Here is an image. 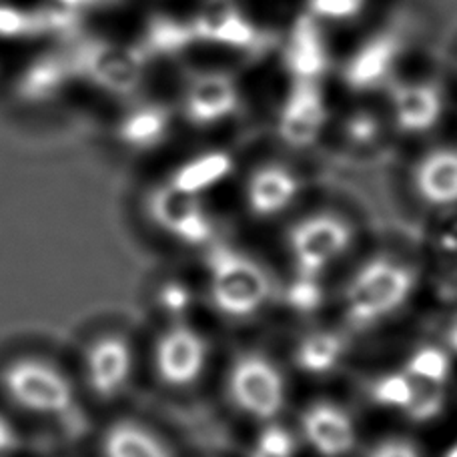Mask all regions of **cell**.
I'll return each mask as SVG.
<instances>
[{"label": "cell", "instance_id": "cell-2", "mask_svg": "<svg viewBox=\"0 0 457 457\" xmlns=\"http://www.w3.org/2000/svg\"><path fill=\"white\" fill-rule=\"evenodd\" d=\"M205 267L211 303L228 320H249L271 299V277L247 253L228 245H213Z\"/></svg>", "mask_w": 457, "mask_h": 457}, {"label": "cell", "instance_id": "cell-22", "mask_svg": "<svg viewBox=\"0 0 457 457\" xmlns=\"http://www.w3.org/2000/svg\"><path fill=\"white\" fill-rule=\"evenodd\" d=\"M170 129L169 112L161 107H138L130 111L119 125V138L130 149H153L165 141Z\"/></svg>", "mask_w": 457, "mask_h": 457}, {"label": "cell", "instance_id": "cell-18", "mask_svg": "<svg viewBox=\"0 0 457 457\" xmlns=\"http://www.w3.org/2000/svg\"><path fill=\"white\" fill-rule=\"evenodd\" d=\"M285 59H287V67L297 80H315L325 71L328 54H325L321 32L313 14L301 16L293 24Z\"/></svg>", "mask_w": 457, "mask_h": 457}, {"label": "cell", "instance_id": "cell-32", "mask_svg": "<svg viewBox=\"0 0 457 457\" xmlns=\"http://www.w3.org/2000/svg\"><path fill=\"white\" fill-rule=\"evenodd\" d=\"M379 135L381 125L371 112H355L345 122V137L353 145H373Z\"/></svg>", "mask_w": 457, "mask_h": 457}, {"label": "cell", "instance_id": "cell-13", "mask_svg": "<svg viewBox=\"0 0 457 457\" xmlns=\"http://www.w3.org/2000/svg\"><path fill=\"white\" fill-rule=\"evenodd\" d=\"M239 107V93L231 79L209 72L195 79L185 99V112L193 125L211 127L225 120Z\"/></svg>", "mask_w": 457, "mask_h": 457}, {"label": "cell", "instance_id": "cell-12", "mask_svg": "<svg viewBox=\"0 0 457 457\" xmlns=\"http://www.w3.org/2000/svg\"><path fill=\"white\" fill-rule=\"evenodd\" d=\"M301 191V179L283 165L255 169L245 187V201L253 217L271 219L291 207Z\"/></svg>", "mask_w": 457, "mask_h": 457}, {"label": "cell", "instance_id": "cell-31", "mask_svg": "<svg viewBox=\"0 0 457 457\" xmlns=\"http://www.w3.org/2000/svg\"><path fill=\"white\" fill-rule=\"evenodd\" d=\"M157 303L161 312L181 320L193 305V293L181 281H167L157 291Z\"/></svg>", "mask_w": 457, "mask_h": 457}, {"label": "cell", "instance_id": "cell-20", "mask_svg": "<svg viewBox=\"0 0 457 457\" xmlns=\"http://www.w3.org/2000/svg\"><path fill=\"white\" fill-rule=\"evenodd\" d=\"M77 22V12L67 8L51 11H22V8L0 4V37L22 38L46 35V32H64Z\"/></svg>", "mask_w": 457, "mask_h": 457}, {"label": "cell", "instance_id": "cell-29", "mask_svg": "<svg viewBox=\"0 0 457 457\" xmlns=\"http://www.w3.org/2000/svg\"><path fill=\"white\" fill-rule=\"evenodd\" d=\"M297 455V444L295 437L277 423H269V426L261 431L255 439L249 457H295Z\"/></svg>", "mask_w": 457, "mask_h": 457}, {"label": "cell", "instance_id": "cell-28", "mask_svg": "<svg viewBox=\"0 0 457 457\" xmlns=\"http://www.w3.org/2000/svg\"><path fill=\"white\" fill-rule=\"evenodd\" d=\"M445 405H447L445 387L415 381L413 399L403 413L415 423H429V421H436L439 415L445 411Z\"/></svg>", "mask_w": 457, "mask_h": 457}, {"label": "cell", "instance_id": "cell-3", "mask_svg": "<svg viewBox=\"0 0 457 457\" xmlns=\"http://www.w3.org/2000/svg\"><path fill=\"white\" fill-rule=\"evenodd\" d=\"M415 289V273L389 257L367 261L351 277L343 295V309L351 325L371 328L402 309Z\"/></svg>", "mask_w": 457, "mask_h": 457}, {"label": "cell", "instance_id": "cell-36", "mask_svg": "<svg viewBox=\"0 0 457 457\" xmlns=\"http://www.w3.org/2000/svg\"><path fill=\"white\" fill-rule=\"evenodd\" d=\"M56 3L61 4V8H67V11L77 12V11H80V8H87V6L95 4L96 0H56Z\"/></svg>", "mask_w": 457, "mask_h": 457}, {"label": "cell", "instance_id": "cell-8", "mask_svg": "<svg viewBox=\"0 0 457 457\" xmlns=\"http://www.w3.org/2000/svg\"><path fill=\"white\" fill-rule=\"evenodd\" d=\"M133 345L119 333L96 336L83 353V383L99 402H112L127 389L133 378Z\"/></svg>", "mask_w": 457, "mask_h": 457}, {"label": "cell", "instance_id": "cell-9", "mask_svg": "<svg viewBox=\"0 0 457 457\" xmlns=\"http://www.w3.org/2000/svg\"><path fill=\"white\" fill-rule=\"evenodd\" d=\"M143 64L145 56L138 48L96 40V43L79 46L75 62L71 67L111 93L129 95L141 85Z\"/></svg>", "mask_w": 457, "mask_h": 457}, {"label": "cell", "instance_id": "cell-37", "mask_svg": "<svg viewBox=\"0 0 457 457\" xmlns=\"http://www.w3.org/2000/svg\"><path fill=\"white\" fill-rule=\"evenodd\" d=\"M447 347H450L452 353H457V323L447 331Z\"/></svg>", "mask_w": 457, "mask_h": 457}, {"label": "cell", "instance_id": "cell-35", "mask_svg": "<svg viewBox=\"0 0 457 457\" xmlns=\"http://www.w3.org/2000/svg\"><path fill=\"white\" fill-rule=\"evenodd\" d=\"M19 447V434L11 421L0 415V457H8Z\"/></svg>", "mask_w": 457, "mask_h": 457}, {"label": "cell", "instance_id": "cell-16", "mask_svg": "<svg viewBox=\"0 0 457 457\" xmlns=\"http://www.w3.org/2000/svg\"><path fill=\"white\" fill-rule=\"evenodd\" d=\"M444 101L434 85H405L394 93L397 127L405 133H426L437 125Z\"/></svg>", "mask_w": 457, "mask_h": 457}, {"label": "cell", "instance_id": "cell-24", "mask_svg": "<svg viewBox=\"0 0 457 457\" xmlns=\"http://www.w3.org/2000/svg\"><path fill=\"white\" fill-rule=\"evenodd\" d=\"M72 67L56 56H43L24 71L19 83V95L27 101H46L67 83Z\"/></svg>", "mask_w": 457, "mask_h": 457}, {"label": "cell", "instance_id": "cell-4", "mask_svg": "<svg viewBox=\"0 0 457 457\" xmlns=\"http://www.w3.org/2000/svg\"><path fill=\"white\" fill-rule=\"evenodd\" d=\"M227 395L247 418L273 421L287 403V381L267 355L249 351L228 367Z\"/></svg>", "mask_w": 457, "mask_h": 457}, {"label": "cell", "instance_id": "cell-21", "mask_svg": "<svg viewBox=\"0 0 457 457\" xmlns=\"http://www.w3.org/2000/svg\"><path fill=\"white\" fill-rule=\"evenodd\" d=\"M397 45L394 38L379 37L367 43L345 69V80L353 88H370L387 75L395 59Z\"/></svg>", "mask_w": 457, "mask_h": 457}, {"label": "cell", "instance_id": "cell-11", "mask_svg": "<svg viewBox=\"0 0 457 457\" xmlns=\"http://www.w3.org/2000/svg\"><path fill=\"white\" fill-rule=\"evenodd\" d=\"M301 434L321 457H343L357 444L353 418L333 402H315L301 415Z\"/></svg>", "mask_w": 457, "mask_h": 457}, {"label": "cell", "instance_id": "cell-23", "mask_svg": "<svg viewBox=\"0 0 457 457\" xmlns=\"http://www.w3.org/2000/svg\"><path fill=\"white\" fill-rule=\"evenodd\" d=\"M345 353V341L336 331H313L301 337L295 347V363L307 375H328Z\"/></svg>", "mask_w": 457, "mask_h": 457}, {"label": "cell", "instance_id": "cell-25", "mask_svg": "<svg viewBox=\"0 0 457 457\" xmlns=\"http://www.w3.org/2000/svg\"><path fill=\"white\" fill-rule=\"evenodd\" d=\"M403 371L415 381L445 387V383L452 375L450 351L437 345L418 347L410 355V359H407Z\"/></svg>", "mask_w": 457, "mask_h": 457}, {"label": "cell", "instance_id": "cell-14", "mask_svg": "<svg viewBox=\"0 0 457 457\" xmlns=\"http://www.w3.org/2000/svg\"><path fill=\"white\" fill-rule=\"evenodd\" d=\"M413 187L431 207L457 205V151L436 149L421 157L413 170Z\"/></svg>", "mask_w": 457, "mask_h": 457}, {"label": "cell", "instance_id": "cell-30", "mask_svg": "<svg viewBox=\"0 0 457 457\" xmlns=\"http://www.w3.org/2000/svg\"><path fill=\"white\" fill-rule=\"evenodd\" d=\"M285 301L287 305L301 315L315 313L323 303V287L320 279L315 277H303L297 275L287 291H285Z\"/></svg>", "mask_w": 457, "mask_h": 457}, {"label": "cell", "instance_id": "cell-10", "mask_svg": "<svg viewBox=\"0 0 457 457\" xmlns=\"http://www.w3.org/2000/svg\"><path fill=\"white\" fill-rule=\"evenodd\" d=\"M328 122V107L315 80H297L279 112L277 130L293 149H307L321 137Z\"/></svg>", "mask_w": 457, "mask_h": 457}, {"label": "cell", "instance_id": "cell-27", "mask_svg": "<svg viewBox=\"0 0 457 457\" xmlns=\"http://www.w3.org/2000/svg\"><path fill=\"white\" fill-rule=\"evenodd\" d=\"M370 394L375 405L403 413L413 399L415 379L405 371L386 373L373 381Z\"/></svg>", "mask_w": 457, "mask_h": 457}, {"label": "cell", "instance_id": "cell-26", "mask_svg": "<svg viewBox=\"0 0 457 457\" xmlns=\"http://www.w3.org/2000/svg\"><path fill=\"white\" fill-rule=\"evenodd\" d=\"M193 40L197 38H195L191 24L177 22L169 16H157V19L151 21L149 30H146L145 46L149 53L170 54L183 51Z\"/></svg>", "mask_w": 457, "mask_h": 457}, {"label": "cell", "instance_id": "cell-38", "mask_svg": "<svg viewBox=\"0 0 457 457\" xmlns=\"http://www.w3.org/2000/svg\"><path fill=\"white\" fill-rule=\"evenodd\" d=\"M442 457H457V442L455 444H452L450 447H447V450L444 452V455Z\"/></svg>", "mask_w": 457, "mask_h": 457}, {"label": "cell", "instance_id": "cell-15", "mask_svg": "<svg viewBox=\"0 0 457 457\" xmlns=\"http://www.w3.org/2000/svg\"><path fill=\"white\" fill-rule=\"evenodd\" d=\"M195 38L227 46H251L257 32L253 24L237 11L231 0H209L191 24Z\"/></svg>", "mask_w": 457, "mask_h": 457}, {"label": "cell", "instance_id": "cell-5", "mask_svg": "<svg viewBox=\"0 0 457 457\" xmlns=\"http://www.w3.org/2000/svg\"><path fill=\"white\" fill-rule=\"evenodd\" d=\"M353 228L337 215L320 213L301 219L287 235V247L297 275H321L351 247Z\"/></svg>", "mask_w": 457, "mask_h": 457}, {"label": "cell", "instance_id": "cell-19", "mask_svg": "<svg viewBox=\"0 0 457 457\" xmlns=\"http://www.w3.org/2000/svg\"><path fill=\"white\" fill-rule=\"evenodd\" d=\"M235 161L225 151H207L197 157L185 161L169 179V185L175 189L197 195L201 197L215 187L221 185L225 179L233 173Z\"/></svg>", "mask_w": 457, "mask_h": 457}, {"label": "cell", "instance_id": "cell-6", "mask_svg": "<svg viewBox=\"0 0 457 457\" xmlns=\"http://www.w3.org/2000/svg\"><path fill=\"white\" fill-rule=\"evenodd\" d=\"M209 363V341L199 329L175 320L159 333L153 347V367L161 383L169 387H189L197 383Z\"/></svg>", "mask_w": 457, "mask_h": 457}, {"label": "cell", "instance_id": "cell-17", "mask_svg": "<svg viewBox=\"0 0 457 457\" xmlns=\"http://www.w3.org/2000/svg\"><path fill=\"white\" fill-rule=\"evenodd\" d=\"M101 457H175L162 439L137 421H117L103 431Z\"/></svg>", "mask_w": 457, "mask_h": 457}, {"label": "cell", "instance_id": "cell-34", "mask_svg": "<svg viewBox=\"0 0 457 457\" xmlns=\"http://www.w3.org/2000/svg\"><path fill=\"white\" fill-rule=\"evenodd\" d=\"M367 457H421L420 450L405 439H386L373 447Z\"/></svg>", "mask_w": 457, "mask_h": 457}, {"label": "cell", "instance_id": "cell-33", "mask_svg": "<svg viewBox=\"0 0 457 457\" xmlns=\"http://www.w3.org/2000/svg\"><path fill=\"white\" fill-rule=\"evenodd\" d=\"M365 0H309L313 16H321V19L331 21H343L355 16Z\"/></svg>", "mask_w": 457, "mask_h": 457}, {"label": "cell", "instance_id": "cell-7", "mask_svg": "<svg viewBox=\"0 0 457 457\" xmlns=\"http://www.w3.org/2000/svg\"><path fill=\"white\" fill-rule=\"evenodd\" d=\"M146 213L162 233L189 247H203L213 241V219L197 195L179 191L169 183L159 185L146 199Z\"/></svg>", "mask_w": 457, "mask_h": 457}, {"label": "cell", "instance_id": "cell-1", "mask_svg": "<svg viewBox=\"0 0 457 457\" xmlns=\"http://www.w3.org/2000/svg\"><path fill=\"white\" fill-rule=\"evenodd\" d=\"M0 394L32 418L56 421L72 413L77 386L61 365L40 355H19L0 367Z\"/></svg>", "mask_w": 457, "mask_h": 457}]
</instances>
